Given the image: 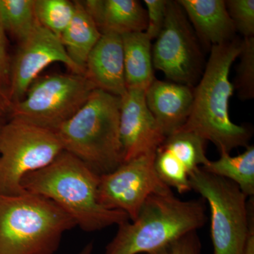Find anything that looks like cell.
<instances>
[{
  "label": "cell",
  "mask_w": 254,
  "mask_h": 254,
  "mask_svg": "<svg viewBox=\"0 0 254 254\" xmlns=\"http://www.w3.org/2000/svg\"><path fill=\"white\" fill-rule=\"evenodd\" d=\"M225 3L236 31L244 38L254 37V0H227Z\"/></svg>",
  "instance_id": "cell-24"
},
{
  "label": "cell",
  "mask_w": 254,
  "mask_h": 254,
  "mask_svg": "<svg viewBox=\"0 0 254 254\" xmlns=\"http://www.w3.org/2000/svg\"><path fill=\"white\" fill-rule=\"evenodd\" d=\"M206 142L184 129L165 137L154 157L155 171L163 183L180 193L190 191V175L209 161L205 153Z\"/></svg>",
  "instance_id": "cell-12"
},
{
  "label": "cell",
  "mask_w": 254,
  "mask_h": 254,
  "mask_svg": "<svg viewBox=\"0 0 254 254\" xmlns=\"http://www.w3.org/2000/svg\"><path fill=\"white\" fill-rule=\"evenodd\" d=\"M64 64L71 73L84 75L68 58L59 37L39 23L22 41L11 62L8 96L12 105L23 99L28 88L51 64Z\"/></svg>",
  "instance_id": "cell-11"
},
{
  "label": "cell",
  "mask_w": 254,
  "mask_h": 254,
  "mask_svg": "<svg viewBox=\"0 0 254 254\" xmlns=\"http://www.w3.org/2000/svg\"><path fill=\"white\" fill-rule=\"evenodd\" d=\"M254 212L251 215L250 228L242 254H254Z\"/></svg>",
  "instance_id": "cell-29"
},
{
  "label": "cell",
  "mask_w": 254,
  "mask_h": 254,
  "mask_svg": "<svg viewBox=\"0 0 254 254\" xmlns=\"http://www.w3.org/2000/svg\"><path fill=\"white\" fill-rule=\"evenodd\" d=\"M73 1L74 14L60 40L68 58L84 73L88 56L102 33L81 1Z\"/></svg>",
  "instance_id": "cell-19"
},
{
  "label": "cell",
  "mask_w": 254,
  "mask_h": 254,
  "mask_svg": "<svg viewBox=\"0 0 254 254\" xmlns=\"http://www.w3.org/2000/svg\"><path fill=\"white\" fill-rule=\"evenodd\" d=\"M11 58L8 50L7 34L0 23V87L8 95Z\"/></svg>",
  "instance_id": "cell-27"
},
{
  "label": "cell",
  "mask_w": 254,
  "mask_h": 254,
  "mask_svg": "<svg viewBox=\"0 0 254 254\" xmlns=\"http://www.w3.org/2000/svg\"><path fill=\"white\" fill-rule=\"evenodd\" d=\"M238 58L235 83H232L241 100L253 99L254 97V37L244 38Z\"/></svg>",
  "instance_id": "cell-23"
},
{
  "label": "cell",
  "mask_w": 254,
  "mask_h": 254,
  "mask_svg": "<svg viewBox=\"0 0 254 254\" xmlns=\"http://www.w3.org/2000/svg\"><path fill=\"white\" fill-rule=\"evenodd\" d=\"M76 227L53 200L25 190L0 193V254H54Z\"/></svg>",
  "instance_id": "cell-5"
},
{
  "label": "cell",
  "mask_w": 254,
  "mask_h": 254,
  "mask_svg": "<svg viewBox=\"0 0 254 254\" xmlns=\"http://www.w3.org/2000/svg\"><path fill=\"white\" fill-rule=\"evenodd\" d=\"M93 248H94V246H93V242H90L76 254H93Z\"/></svg>",
  "instance_id": "cell-30"
},
{
  "label": "cell",
  "mask_w": 254,
  "mask_h": 254,
  "mask_svg": "<svg viewBox=\"0 0 254 254\" xmlns=\"http://www.w3.org/2000/svg\"><path fill=\"white\" fill-rule=\"evenodd\" d=\"M37 20L43 27L61 37L74 14V1L68 0H35Z\"/></svg>",
  "instance_id": "cell-22"
},
{
  "label": "cell",
  "mask_w": 254,
  "mask_h": 254,
  "mask_svg": "<svg viewBox=\"0 0 254 254\" xmlns=\"http://www.w3.org/2000/svg\"><path fill=\"white\" fill-rule=\"evenodd\" d=\"M190 182L191 190L199 193L210 208L214 254H242L254 211V197L248 200L236 184L201 168L191 173Z\"/></svg>",
  "instance_id": "cell-6"
},
{
  "label": "cell",
  "mask_w": 254,
  "mask_h": 254,
  "mask_svg": "<svg viewBox=\"0 0 254 254\" xmlns=\"http://www.w3.org/2000/svg\"><path fill=\"white\" fill-rule=\"evenodd\" d=\"M154 157L155 153L141 155L101 175L98 187L100 204L123 211L129 220H134L150 195L170 188L155 171Z\"/></svg>",
  "instance_id": "cell-10"
},
{
  "label": "cell",
  "mask_w": 254,
  "mask_h": 254,
  "mask_svg": "<svg viewBox=\"0 0 254 254\" xmlns=\"http://www.w3.org/2000/svg\"><path fill=\"white\" fill-rule=\"evenodd\" d=\"M84 76L96 89L120 98L126 93L122 36L114 33L101 35L87 60Z\"/></svg>",
  "instance_id": "cell-14"
},
{
  "label": "cell",
  "mask_w": 254,
  "mask_h": 254,
  "mask_svg": "<svg viewBox=\"0 0 254 254\" xmlns=\"http://www.w3.org/2000/svg\"><path fill=\"white\" fill-rule=\"evenodd\" d=\"M100 175L63 150L53 163L23 177V190L53 200L85 232L104 230L128 221V215L98 200Z\"/></svg>",
  "instance_id": "cell-2"
},
{
  "label": "cell",
  "mask_w": 254,
  "mask_h": 254,
  "mask_svg": "<svg viewBox=\"0 0 254 254\" xmlns=\"http://www.w3.org/2000/svg\"><path fill=\"white\" fill-rule=\"evenodd\" d=\"M145 102L165 136L185 125L193 100V88L155 78L145 91Z\"/></svg>",
  "instance_id": "cell-15"
},
{
  "label": "cell",
  "mask_w": 254,
  "mask_h": 254,
  "mask_svg": "<svg viewBox=\"0 0 254 254\" xmlns=\"http://www.w3.org/2000/svg\"><path fill=\"white\" fill-rule=\"evenodd\" d=\"M35 0H0V23L6 34L18 43L22 41L38 24Z\"/></svg>",
  "instance_id": "cell-21"
},
{
  "label": "cell",
  "mask_w": 254,
  "mask_h": 254,
  "mask_svg": "<svg viewBox=\"0 0 254 254\" xmlns=\"http://www.w3.org/2000/svg\"><path fill=\"white\" fill-rule=\"evenodd\" d=\"M168 0H144L148 26L145 33L151 41L156 39L163 27Z\"/></svg>",
  "instance_id": "cell-25"
},
{
  "label": "cell",
  "mask_w": 254,
  "mask_h": 254,
  "mask_svg": "<svg viewBox=\"0 0 254 254\" xmlns=\"http://www.w3.org/2000/svg\"><path fill=\"white\" fill-rule=\"evenodd\" d=\"M206 220L203 198L182 200L171 188L155 192L147 198L134 220L118 225L105 254L150 253L197 231Z\"/></svg>",
  "instance_id": "cell-3"
},
{
  "label": "cell",
  "mask_w": 254,
  "mask_h": 254,
  "mask_svg": "<svg viewBox=\"0 0 254 254\" xmlns=\"http://www.w3.org/2000/svg\"><path fill=\"white\" fill-rule=\"evenodd\" d=\"M201 242L197 231L184 235L160 250L146 254H201Z\"/></svg>",
  "instance_id": "cell-26"
},
{
  "label": "cell",
  "mask_w": 254,
  "mask_h": 254,
  "mask_svg": "<svg viewBox=\"0 0 254 254\" xmlns=\"http://www.w3.org/2000/svg\"><path fill=\"white\" fill-rule=\"evenodd\" d=\"M12 106L7 93L0 87V119L9 118Z\"/></svg>",
  "instance_id": "cell-28"
},
{
  "label": "cell",
  "mask_w": 254,
  "mask_h": 254,
  "mask_svg": "<svg viewBox=\"0 0 254 254\" xmlns=\"http://www.w3.org/2000/svg\"><path fill=\"white\" fill-rule=\"evenodd\" d=\"M120 104V97L95 89L81 109L56 131L64 150L100 176L123 163Z\"/></svg>",
  "instance_id": "cell-4"
},
{
  "label": "cell",
  "mask_w": 254,
  "mask_h": 254,
  "mask_svg": "<svg viewBox=\"0 0 254 254\" xmlns=\"http://www.w3.org/2000/svg\"><path fill=\"white\" fill-rule=\"evenodd\" d=\"M122 38L127 90L145 91L155 78L151 40L145 32L127 33Z\"/></svg>",
  "instance_id": "cell-18"
},
{
  "label": "cell",
  "mask_w": 254,
  "mask_h": 254,
  "mask_svg": "<svg viewBox=\"0 0 254 254\" xmlns=\"http://www.w3.org/2000/svg\"><path fill=\"white\" fill-rule=\"evenodd\" d=\"M95 89L84 75L53 73L38 76L23 99L13 105L9 118L57 131L81 109Z\"/></svg>",
  "instance_id": "cell-8"
},
{
  "label": "cell",
  "mask_w": 254,
  "mask_h": 254,
  "mask_svg": "<svg viewBox=\"0 0 254 254\" xmlns=\"http://www.w3.org/2000/svg\"><path fill=\"white\" fill-rule=\"evenodd\" d=\"M143 90H127L121 97L120 134L123 163L155 153L165 136L145 102Z\"/></svg>",
  "instance_id": "cell-13"
},
{
  "label": "cell",
  "mask_w": 254,
  "mask_h": 254,
  "mask_svg": "<svg viewBox=\"0 0 254 254\" xmlns=\"http://www.w3.org/2000/svg\"><path fill=\"white\" fill-rule=\"evenodd\" d=\"M201 169L207 173L234 182L248 198L254 197V145H248L243 153L235 156H232L230 153H220L218 160H209Z\"/></svg>",
  "instance_id": "cell-20"
},
{
  "label": "cell",
  "mask_w": 254,
  "mask_h": 254,
  "mask_svg": "<svg viewBox=\"0 0 254 254\" xmlns=\"http://www.w3.org/2000/svg\"><path fill=\"white\" fill-rule=\"evenodd\" d=\"M241 49L242 41L238 38L211 47L203 74L193 88L190 116L180 128L212 142L220 153L248 146L252 136L247 127L232 121L229 111L235 91L230 81V69Z\"/></svg>",
  "instance_id": "cell-1"
},
{
  "label": "cell",
  "mask_w": 254,
  "mask_h": 254,
  "mask_svg": "<svg viewBox=\"0 0 254 254\" xmlns=\"http://www.w3.org/2000/svg\"><path fill=\"white\" fill-rule=\"evenodd\" d=\"M198 41L211 48L235 39L236 29L225 0H179Z\"/></svg>",
  "instance_id": "cell-16"
},
{
  "label": "cell",
  "mask_w": 254,
  "mask_h": 254,
  "mask_svg": "<svg viewBox=\"0 0 254 254\" xmlns=\"http://www.w3.org/2000/svg\"><path fill=\"white\" fill-rule=\"evenodd\" d=\"M100 33H127L145 32L148 16L141 1L137 0H85L81 1Z\"/></svg>",
  "instance_id": "cell-17"
},
{
  "label": "cell",
  "mask_w": 254,
  "mask_h": 254,
  "mask_svg": "<svg viewBox=\"0 0 254 254\" xmlns=\"http://www.w3.org/2000/svg\"><path fill=\"white\" fill-rule=\"evenodd\" d=\"M153 67L170 81L194 88L204 70L200 43L185 11L168 0L163 27L152 46Z\"/></svg>",
  "instance_id": "cell-9"
},
{
  "label": "cell",
  "mask_w": 254,
  "mask_h": 254,
  "mask_svg": "<svg viewBox=\"0 0 254 254\" xmlns=\"http://www.w3.org/2000/svg\"><path fill=\"white\" fill-rule=\"evenodd\" d=\"M63 150L56 131L8 119L0 131V193L24 192L23 177L46 168Z\"/></svg>",
  "instance_id": "cell-7"
},
{
  "label": "cell",
  "mask_w": 254,
  "mask_h": 254,
  "mask_svg": "<svg viewBox=\"0 0 254 254\" xmlns=\"http://www.w3.org/2000/svg\"><path fill=\"white\" fill-rule=\"evenodd\" d=\"M4 121L2 119H0V131H1V127H2L3 124H4Z\"/></svg>",
  "instance_id": "cell-31"
}]
</instances>
